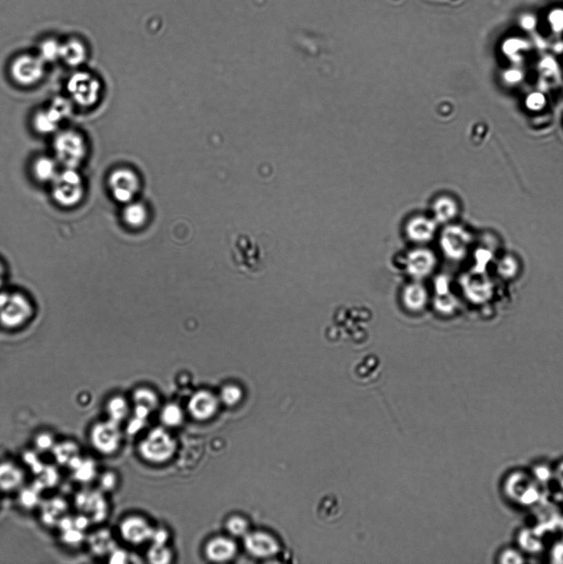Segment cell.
Segmentation results:
<instances>
[{"label": "cell", "mask_w": 563, "mask_h": 564, "mask_svg": "<svg viewBox=\"0 0 563 564\" xmlns=\"http://www.w3.org/2000/svg\"><path fill=\"white\" fill-rule=\"evenodd\" d=\"M109 189L113 199L121 203L132 202L140 189V181L134 171L127 168L117 169L108 179Z\"/></svg>", "instance_id": "obj_9"}, {"label": "cell", "mask_w": 563, "mask_h": 564, "mask_svg": "<svg viewBox=\"0 0 563 564\" xmlns=\"http://www.w3.org/2000/svg\"><path fill=\"white\" fill-rule=\"evenodd\" d=\"M91 446L100 454L112 455L119 450L121 442L119 423L111 420L99 421L90 432Z\"/></svg>", "instance_id": "obj_7"}, {"label": "cell", "mask_w": 563, "mask_h": 564, "mask_svg": "<svg viewBox=\"0 0 563 564\" xmlns=\"http://www.w3.org/2000/svg\"><path fill=\"white\" fill-rule=\"evenodd\" d=\"M95 552L99 554H103L105 553H110L115 550V543L113 541L110 534L103 530L97 534L95 537Z\"/></svg>", "instance_id": "obj_31"}, {"label": "cell", "mask_w": 563, "mask_h": 564, "mask_svg": "<svg viewBox=\"0 0 563 564\" xmlns=\"http://www.w3.org/2000/svg\"><path fill=\"white\" fill-rule=\"evenodd\" d=\"M168 538H169V534H168L166 530L154 529L150 541L152 542V545H166Z\"/></svg>", "instance_id": "obj_36"}, {"label": "cell", "mask_w": 563, "mask_h": 564, "mask_svg": "<svg viewBox=\"0 0 563 564\" xmlns=\"http://www.w3.org/2000/svg\"><path fill=\"white\" fill-rule=\"evenodd\" d=\"M148 212L143 204L139 203H129L126 204L123 212V219L125 223L132 228L142 227L146 223Z\"/></svg>", "instance_id": "obj_20"}, {"label": "cell", "mask_w": 563, "mask_h": 564, "mask_svg": "<svg viewBox=\"0 0 563 564\" xmlns=\"http://www.w3.org/2000/svg\"><path fill=\"white\" fill-rule=\"evenodd\" d=\"M437 259L428 249H417L408 254L406 260L407 272L415 279H421L430 275L435 269Z\"/></svg>", "instance_id": "obj_13"}, {"label": "cell", "mask_w": 563, "mask_h": 564, "mask_svg": "<svg viewBox=\"0 0 563 564\" xmlns=\"http://www.w3.org/2000/svg\"><path fill=\"white\" fill-rule=\"evenodd\" d=\"M244 546L247 552L256 558L275 557L281 550L279 541L270 533L264 532L248 533L244 537Z\"/></svg>", "instance_id": "obj_11"}, {"label": "cell", "mask_w": 563, "mask_h": 564, "mask_svg": "<svg viewBox=\"0 0 563 564\" xmlns=\"http://www.w3.org/2000/svg\"><path fill=\"white\" fill-rule=\"evenodd\" d=\"M55 457L61 465L71 466L79 457V450L77 444L66 441L55 445L53 450Z\"/></svg>", "instance_id": "obj_22"}, {"label": "cell", "mask_w": 563, "mask_h": 564, "mask_svg": "<svg viewBox=\"0 0 563 564\" xmlns=\"http://www.w3.org/2000/svg\"><path fill=\"white\" fill-rule=\"evenodd\" d=\"M474 236L460 225H449L440 236V248L444 256L453 261H464L472 252Z\"/></svg>", "instance_id": "obj_6"}, {"label": "cell", "mask_w": 563, "mask_h": 564, "mask_svg": "<svg viewBox=\"0 0 563 564\" xmlns=\"http://www.w3.org/2000/svg\"><path fill=\"white\" fill-rule=\"evenodd\" d=\"M237 554V544L232 538L228 537L213 538L205 547L206 557L214 563L228 562L232 561Z\"/></svg>", "instance_id": "obj_15"}, {"label": "cell", "mask_w": 563, "mask_h": 564, "mask_svg": "<svg viewBox=\"0 0 563 564\" xmlns=\"http://www.w3.org/2000/svg\"><path fill=\"white\" fill-rule=\"evenodd\" d=\"M117 476L115 474L112 473V472L105 473L100 479L101 487H102L103 490L105 491H111L115 490V487L117 486Z\"/></svg>", "instance_id": "obj_34"}, {"label": "cell", "mask_w": 563, "mask_h": 564, "mask_svg": "<svg viewBox=\"0 0 563 564\" xmlns=\"http://www.w3.org/2000/svg\"><path fill=\"white\" fill-rule=\"evenodd\" d=\"M150 563L167 564L172 561V553L166 545H152L147 553Z\"/></svg>", "instance_id": "obj_28"}, {"label": "cell", "mask_w": 563, "mask_h": 564, "mask_svg": "<svg viewBox=\"0 0 563 564\" xmlns=\"http://www.w3.org/2000/svg\"><path fill=\"white\" fill-rule=\"evenodd\" d=\"M436 310L444 315H451L459 308V301L451 292L437 294L434 301Z\"/></svg>", "instance_id": "obj_27"}, {"label": "cell", "mask_w": 563, "mask_h": 564, "mask_svg": "<svg viewBox=\"0 0 563 564\" xmlns=\"http://www.w3.org/2000/svg\"><path fill=\"white\" fill-rule=\"evenodd\" d=\"M44 74V61L39 57H21L16 59L11 66L12 78L22 86L36 85L41 81Z\"/></svg>", "instance_id": "obj_10"}, {"label": "cell", "mask_w": 563, "mask_h": 564, "mask_svg": "<svg viewBox=\"0 0 563 564\" xmlns=\"http://www.w3.org/2000/svg\"><path fill=\"white\" fill-rule=\"evenodd\" d=\"M133 402L136 406L144 407L153 412L157 408L159 399L157 394L148 388L141 387L133 394Z\"/></svg>", "instance_id": "obj_26"}, {"label": "cell", "mask_w": 563, "mask_h": 564, "mask_svg": "<svg viewBox=\"0 0 563 564\" xmlns=\"http://www.w3.org/2000/svg\"><path fill=\"white\" fill-rule=\"evenodd\" d=\"M66 90L72 103L82 108H90L98 103L101 94L99 79L86 71H77L70 75Z\"/></svg>", "instance_id": "obj_5"}, {"label": "cell", "mask_w": 563, "mask_h": 564, "mask_svg": "<svg viewBox=\"0 0 563 564\" xmlns=\"http://www.w3.org/2000/svg\"><path fill=\"white\" fill-rule=\"evenodd\" d=\"M119 530L125 541L137 545L150 541L154 528L144 518L130 516L121 522Z\"/></svg>", "instance_id": "obj_12"}, {"label": "cell", "mask_w": 563, "mask_h": 564, "mask_svg": "<svg viewBox=\"0 0 563 564\" xmlns=\"http://www.w3.org/2000/svg\"><path fill=\"white\" fill-rule=\"evenodd\" d=\"M228 532L235 537H245L250 532V525L248 521L241 516H235L230 517L226 523Z\"/></svg>", "instance_id": "obj_29"}, {"label": "cell", "mask_w": 563, "mask_h": 564, "mask_svg": "<svg viewBox=\"0 0 563 564\" xmlns=\"http://www.w3.org/2000/svg\"><path fill=\"white\" fill-rule=\"evenodd\" d=\"M34 313L31 300L22 292L0 294V325L8 330L23 327Z\"/></svg>", "instance_id": "obj_1"}, {"label": "cell", "mask_w": 563, "mask_h": 564, "mask_svg": "<svg viewBox=\"0 0 563 564\" xmlns=\"http://www.w3.org/2000/svg\"><path fill=\"white\" fill-rule=\"evenodd\" d=\"M219 400L211 392L201 390L195 392L189 399L188 409L193 419L207 421L216 414Z\"/></svg>", "instance_id": "obj_14"}, {"label": "cell", "mask_w": 563, "mask_h": 564, "mask_svg": "<svg viewBox=\"0 0 563 564\" xmlns=\"http://www.w3.org/2000/svg\"><path fill=\"white\" fill-rule=\"evenodd\" d=\"M6 267H4L3 263L0 261V288H2L4 281H6Z\"/></svg>", "instance_id": "obj_39"}, {"label": "cell", "mask_w": 563, "mask_h": 564, "mask_svg": "<svg viewBox=\"0 0 563 564\" xmlns=\"http://www.w3.org/2000/svg\"><path fill=\"white\" fill-rule=\"evenodd\" d=\"M106 412L109 420L120 423L128 415L129 405L123 396H113L107 403Z\"/></svg>", "instance_id": "obj_23"}, {"label": "cell", "mask_w": 563, "mask_h": 564, "mask_svg": "<svg viewBox=\"0 0 563 564\" xmlns=\"http://www.w3.org/2000/svg\"><path fill=\"white\" fill-rule=\"evenodd\" d=\"M184 419V412L177 404H167L161 412V423L168 427H177L183 423Z\"/></svg>", "instance_id": "obj_24"}, {"label": "cell", "mask_w": 563, "mask_h": 564, "mask_svg": "<svg viewBox=\"0 0 563 564\" xmlns=\"http://www.w3.org/2000/svg\"><path fill=\"white\" fill-rule=\"evenodd\" d=\"M428 292L422 284L413 283L407 285L403 292V303L406 308L413 312H419L426 306Z\"/></svg>", "instance_id": "obj_18"}, {"label": "cell", "mask_w": 563, "mask_h": 564, "mask_svg": "<svg viewBox=\"0 0 563 564\" xmlns=\"http://www.w3.org/2000/svg\"><path fill=\"white\" fill-rule=\"evenodd\" d=\"M436 232V221L426 216H417L406 225V234L410 239L419 243L431 241Z\"/></svg>", "instance_id": "obj_17"}, {"label": "cell", "mask_w": 563, "mask_h": 564, "mask_svg": "<svg viewBox=\"0 0 563 564\" xmlns=\"http://www.w3.org/2000/svg\"><path fill=\"white\" fill-rule=\"evenodd\" d=\"M146 419H140V417L134 416L133 419L130 421L128 425V432L130 434H135L140 432L141 430L145 427L146 425Z\"/></svg>", "instance_id": "obj_35"}, {"label": "cell", "mask_w": 563, "mask_h": 564, "mask_svg": "<svg viewBox=\"0 0 563 564\" xmlns=\"http://www.w3.org/2000/svg\"><path fill=\"white\" fill-rule=\"evenodd\" d=\"M129 556L127 552L121 550H115L111 552V561L112 563H125L128 561Z\"/></svg>", "instance_id": "obj_38"}, {"label": "cell", "mask_w": 563, "mask_h": 564, "mask_svg": "<svg viewBox=\"0 0 563 564\" xmlns=\"http://www.w3.org/2000/svg\"><path fill=\"white\" fill-rule=\"evenodd\" d=\"M55 158L64 168L78 169L87 154V145L81 134L74 130L57 132L53 141Z\"/></svg>", "instance_id": "obj_2"}, {"label": "cell", "mask_w": 563, "mask_h": 564, "mask_svg": "<svg viewBox=\"0 0 563 564\" xmlns=\"http://www.w3.org/2000/svg\"><path fill=\"white\" fill-rule=\"evenodd\" d=\"M35 445L40 452H48L53 450L56 443H55L52 434L41 433L36 437Z\"/></svg>", "instance_id": "obj_33"}, {"label": "cell", "mask_w": 563, "mask_h": 564, "mask_svg": "<svg viewBox=\"0 0 563 564\" xmlns=\"http://www.w3.org/2000/svg\"><path fill=\"white\" fill-rule=\"evenodd\" d=\"M243 398L241 388L237 385H226L222 388L220 394V401L228 407H234Z\"/></svg>", "instance_id": "obj_30"}, {"label": "cell", "mask_w": 563, "mask_h": 564, "mask_svg": "<svg viewBox=\"0 0 563 564\" xmlns=\"http://www.w3.org/2000/svg\"><path fill=\"white\" fill-rule=\"evenodd\" d=\"M518 262L511 256H503L499 261L497 266L498 274L503 278L511 279L515 276L518 272Z\"/></svg>", "instance_id": "obj_32"}, {"label": "cell", "mask_w": 563, "mask_h": 564, "mask_svg": "<svg viewBox=\"0 0 563 564\" xmlns=\"http://www.w3.org/2000/svg\"><path fill=\"white\" fill-rule=\"evenodd\" d=\"M435 220L440 223H447L457 214V204L447 197L440 198L434 204Z\"/></svg>", "instance_id": "obj_21"}, {"label": "cell", "mask_w": 563, "mask_h": 564, "mask_svg": "<svg viewBox=\"0 0 563 564\" xmlns=\"http://www.w3.org/2000/svg\"><path fill=\"white\" fill-rule=\"evenodd\" d=\"M59 165L56 158L41 157L33 163L32 172L37 181L52 183L60 173Z\"/></svg>", "instance_id": "obj_19"}, {"label": "cell", "mask_w": 563, "mask_h": 564, "mask_svg": "<svg viewBox=\"0 0 563 564\" xmlns=\"http://www.w3.org/2000/svg\"><path fill=\"white\" fill-rule=\"evenodd\" d=\"M61 57L67 65L79 66L86 60V52L82 46L78 43H70L61 48Z\"/></svg>", "instance_id": "obj_25"}, {"label": "cell", "mask_w": 563, "mask_h": 564, "mask_svg": "<svg viewBox=\"0 0 563 564\" xmlns=\"http://www.w3.org/2000/svg\"><path fill=\"white\" fill-rule=\"evenodd\" d=\"M24 481V471L19 465L8 461L0 463V492L18 490Z\"/></svg>", "instance_id": "obj_16"}, {"label": "cell", "mask_w": 563, "mask_h": 564, "mask_svg": "<svg viewBox=\"0 0 563 564\" xmlns=\"http://www.w3.org/2000/svg\"><path fill=\"white\" fill-rule=\"evenodd\" d=\"M52 185L53 199L63 208L77 206L85 196V183L77 169L65 168L60 171Z\"/></svg>", "instance_id": "obj_3"}, {"label": "cell", "mask_w": 563, "mask_h": 564, "mask_svg": "<svg viewBox=\"0 0 563 564\" xmlns=\"http://www.w3.org/2000/svg\"><path fill=\"white\" fill-rule=\"evenodd\" d=\"M177 443L166 430L158 427L151 430L139 445V452L145 461L162 463L173 457Z\"/></svg>", "instance_id": "obj_4"}, {"label": "cell", "mask_w": 563, "mask_h": 564, "mask_svg": "<svg viewBox=\"0 0 563 564\" xmlns=\"http://www.w3.org/2000/svg\"><path fill=\"white\" fill-rule=\"evenodd\" d=\"M435 288L436 294H445V292H449L448 279L445 276H440L436 279Z\"/></svg>", "instance_id": "obj_37"}, {"label": "cell", "mask_w": 563, "mask_h": 564, "mask_svg": "<svg viewBox=\"0 0 563 564\" xmlns=\"http://www.w3.org/2000/svg\"><path fill=\"white\" fill-rule=\"evenodd\" d=\"M71 102L70 99L57 98L48 108L37 112L33 120L36 130L46 135L56 132L62 121L68 118L72 112Z\"/></svg>", "instance_id": "obj_8"}]
</instances>
